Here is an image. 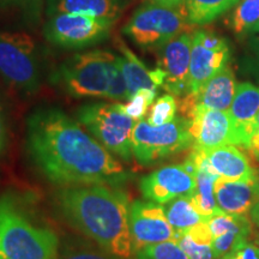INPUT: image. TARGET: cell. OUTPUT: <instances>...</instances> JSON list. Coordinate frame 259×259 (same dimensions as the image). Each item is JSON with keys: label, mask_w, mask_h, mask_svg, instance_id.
I'll return each instance as SVG.
<instances>
[{"label": "cell", "mask_w": 259, "mask_h": 259, "mask_svg": "<svg viewBox=\"0 0 259 259\" xmlns=\"http://www.w3.org/2000/svg\"><path fill=\"white\" fill-rule=\"evenodd\" d=\"M236 90L235 76L229 65L210 78L197 93H189L180 100L179 111L189 119L196 107L228 112Z\"/></svg>", "instance_id": "cell-15"}, {"label": "cell", "mask_w": 259, "mask_h": 259, "mask_svg": "<svg viewBox=\"0 0 259 259\" xmlns=\"http://www.w3.org/2000/svg\"><path fill=\"white\" fill-rule=\"evenodd\" d=\"M137 259H190L176 240L149 245L136 252Z\"/></svg>", "instance_id": "cell-25"}, {"label": "cell", "mask_w": 259, "mask_h": 259, "mask_svg": "<svg viewBox=\"0 0 259 259\" xmlns=\"http://www.w3.org/2000/svg\"><path fill=\"white\" fill-rule=\"evenodd\" d=\"M0 77L21 92L37 90L40 67L36 46L29 35L0 31Z\"/></svg>", "instance_id": "cell-8"}, {"label": "cell", "mask_w": 259, "mask_h": 259, "mask_svg": "<svg viewBox=\"0 0 259 259\" xmlns=\"http://www.w3.org/2000/svg\"><path fill=\"white\" fill-rule=\"evenodd\" d=\"M130 228L135 252L158 242L177 241L178 238L177 232L168 221L164 206L151 200H135L131 204Z\"/></svg>", "instance_id": "cell-12"}, {"label": "cell", "mask_w": 259, "mask_h": 259, "mask_svg": "<svg viewBox=\"0 0 259 259\" xmlns=\"http://www.w3.org/2000/svg\"><path fill=\"white\" fill-rule=\"evenodd\" d=\"M219 208L231 215H247L258 202L255 179L232 181L220 177L213 186Z\"/></svg>", "instance_id": "cell-17"}, {"label": "cell", "mask_w": 259, "mask_h": 259, "mask_svg": "<svg viewBox=\"0 0 259 259\" xmlns=\"http://www.w3.org/2000/svg\"><path fill=\"white\" fill-rule=\"evenodd\" d=\"M250 51L251 54L247 59V69L259 80V37L252 38Z\"/></svg>", "instance_id": "cell-30"}, {"label": "cell", "mask_w": 259, "mask_h": 259, "mask_svg": "<svg viewBox=\"0 0 259 259\" xmlns=\"http://www.w3.org/2000/svg\"><path fill=\"white\" fill-rule=\"evenodd\" d=\"M148 3H151V4L164 6V8H180V6L184 5V0H147Z\"/></svg>", "instance_id": "cell-33"}, {"label": "cell", "mask_w": 259, "mask_h": 259, "mask_svg": "<svg viewBox=\"0 0 259 259\" xmlns=\"http://www.w3.org/2000/svg\"><path fill=\"white\" fill-rule=\"evenodd\" d=\"M6 144H8V125H6L4 107L0 101V155L4 153Z\"/></svg>", "instance_id": "cell-31"}, {"label": "cell", "mask_w": 259, "mask_h": 259, "mask_svg": "<svg viewBox=\"0 0 259 259\" xmlns=\"http://www.w3.org/2000/svg\"><path fill=\"white\" fill-rule=\"evenodd\" d=\"M254 132H259V113L255 116V122H254Z\"/></svg>", "instance_id": "cell-39"}, {"label": "cell", "mask_w": 259, "mask_h": 259, "mask_svg": "<svg viewBox=\"0 0 259 259\" xmlns=\"http://www.w3.org/2000/svg\"><path fill=\"white\" fill-rule=\"evenodd\" d=\"M259 21V0H240L232 16V28L235 34H247Z\"/></svg>", "instance_id": "cell-24"}, {"label": "cell", "mask_w": 259, "mask_h": 259, "mask_svg": "<svg viewBox=\"0 0 259 259\" xmlns=\"http://www.w3.org/2000/svg\"><path fill=\"white\" fill-rule=\"evenodd\" d=\"M178 111V103L176 96L171 94L158 97L156 102L151 105L150 112L148 114V122L153 126L167 124L176 118Z\"/></svg>", "instance_id": "cell-26"}, {"label": "cell", "mask_w": 259, "mask_h": 259, "mask_svg": "<svg viewBox=\"0 0 259 259\" xmlns=\"http://www.w3.org/2000/svg\"><path fill=\"white\" fill-rule=\"evenodd\" d=\"M250 215H251V221L254 223L257 228H259V202L255 203L253 208L251 209Z\"/></svg>", "instance_id": "cell-35"}, {"label": "cell", "mask_w": 259, "mask_h": 259, "mask_svg": "<svg viewBox=\"0 0 259 259\" xmlns=\"http://www.w3.org/2000/svg\"><path fill=\"white\" fill-rule=\"evenodd\" d=\"M189 28L185 5L171 9L147 3L137 9L122 31L138 46L160 48Z\"/></svg>", "instance_id": "cell-7"}, {"label": "cell", "mask_w": 259, "mask_h": 259, "mask_svg": "<svg viewBox=\"0 0 259 259\" xmlns=\"http://www.w3.org/2000/svg\"><path fill=\"white\" fill-rule=\"evenodd\" d=\"M238 3L239 0H185V6L190 23L203 25L212 22Z\"/></svg>", "instance_id": "cell-22"}, {"label": "cell", "mask_w": 259, "mask_h": 259, "mask_svg": "<svg viewBox=\"0 0 259 259\" xmlns=\"http://www.w3.org/2000/svg\"><path fill=\"white\" fill-rule=\"evenodd\" d=\"M213 169L223 179L232 181L254 180L257 171L240 149L227 144L204 151Z\"/></svg>", "instance_id": "cell-19"}, {"label": "cell", "mask_w": 259, "mask_h": 259, "mask_svg": "<svg viewBox=\"0 0 259 259\" xmlns=\"http://www.w3.org/2000/svg\"><path fill=\"white\" fill-rule=\"evenodd\" d=\"M114 22L85 15L58 14L45 27V36L61 47H88L108 37Z\"/></svg>", "instance_id": "cell-9"}, {"label": "cell", "mask_w": 259, "mask_h": 259, "mask_svg": "<svg viewBox=\"0 0 259 259\" xmlns=\"http://www.w3.org/2000/svg\"><path fill=\"white\" fill-rule=\"evenodd\" d=\"M219 259H223V257L222 258H219Z\"/></svg>", "instance_id": "cell-40"}, {"label": "cell", "mask_w": 259, "mask_h": 259, "mask_svg": "<svg viewBox=\"0 0 259 259\" xmlns=\"http://www.w3.org/2000/svg\"><path fill=\"white\" fill-rule=\"evenodd\" d=\"M177 242L183 247L190 259H216L211 245L197 244L186 233L178 235Z\"/></svg>", "instance_id": "cell-28"}, {"label": "cell", "mask_w": 259, "mask_h": 259, "mask_svg": "<svg viewBox=\"0 0 259 259\" xmlns=\"http://www.w3.org/2000/svg\"><path fill=\"white\" fill-rule=\"evenodd\" d=\"M78 120L112 154L124 161L134 157L131 139L137 120L124 111L120 103H92L80 107Z\"/></svg>", "instance_id": "cell-6"}, {"label": "cell", "mask_w": 259, "mask_h": 259, "mask_svg": "<svg viewBox=\"0 0 259 259\" xmlns=\"http://www.w3.org/2000/svg\"><path fill=\"white\" fill-rule=\"evenodd\" d=\"M57 203L64 218L103 250L131 259L135 250L124 193L106 185L73 186L59 191Z\"/></svg>", "instance_id": "cell-2"}, {"label": "cell", "mask_w": 259, "mask_h": 259, "mask_svg": "<svg viewBox=\"0 0 259 259\" xmlns=\"http://www.w3.org/2000/svg\"><path fill=\"white\" fill-rule=\"evenodd\" d=\"M119 51H120L121 57H119V64H120L122 74L127 85V95L128 100L132 95L141 89H153L157 90V88L163 85L164 82V72L161 69H156L149 71L147 66L138 59V57L126 46L122 40L116 41ZM127 100V101H128Z\"/></svg>", "instance_id": "cell-18"}, {"label": "cell", "mask_w": 259, "mask_h": 259, "mask_svg": "<svg viewBox=\"0 0 259 259\" xmlns=\"http://www.w3.org/2000/svg\"><path fill=\"white\" fill-rule=\"evenodd\" d=\"M139 187L145 199L158 204L192 196L197 187L196 166L189 157L184 163L162 167L142 178Z\"/></svg>", "instance_id": "cell-11"}, {"label": "cell", "mask_w": 259, "mask_h": 259, "mask_svg": "<svg viewBox=\"0 0 259 259\" xmlns=\"http://www.w3.org/2000/svg\"><path fill=\"white\" fill-rule=\"evenodd\" d=\"M193 149L211 150L222 145H235V135L229 112L196 107L190 118Z\"/></svg>", "instance_id": "cell-14"}, {"label": "cell", "mask_w": 259, "mask_h": 259, "mask_svg": "<svg viewBox=\"0 0 259 259\" xmlns=\"http://www.w3.org/2000/svg\"><path fill=\"white\" fill-rule=\"evenodd\" d=\"M236 253L241 259H259V246L248 241Z\"/></svg>", "instance_id": "cell-32"}, {"label": "cell", "mask_w": 259, "mask_h": 259, "mask_svg": "<svg viewBox=\"0 0 259 259\" xmlns=\"http://www.w3.org/2000/svg\"><path fill=\"white\" fill-rule=\"evenodd\" d=\"M187 235L190 236L191 239L194 242L200 245H211L212 244V233L211 229H210V226L208 221H203L198 223V225L191 227L189 231L185 232Z\"/></svg>", "instance_id": "cell-29"}, {"label": "cell", "mask_w": 259, "mask_h": 259, "mask_svg": "<svg viewBox=\"0 0 259 259\" xmlns=\"http://www.w3.org/2000/svg\"><path fill=\"white\" fill-rule=\"evenodd\" d=\"M248 34H259V21L255 24L252 25L250 31H248Z\"/></svg>", "instance_id": "cell-36"}, {"label": "cell", "mask_w": 259, "mask_h": 259, "mask_svg": "<svg viewBox=\"0 0 259 259\" xmlns=\"http://www.w3.org/2000/svg\"><path fill=\"white\" fill-rule=\"evenodd\" d=\"M157 90L141 89L132 95L128 102L124 105V111L135 120H141L147 114L149 107L153 105Z\"/></svg>", "instance_id": "cell-27"}, {"label": "cell", "mask_w": 259, "mask_h": 259, "mask_svg": "<svg viewBox=\"0 0 259 259\" xmlns=\"http://www.w3.org/2000/svg\"><path fill=\"white\" fill-rule=\"evenodd\" d=\"M57 259H122L111 252L103 250L101 246L92 244L82 239H70L59 245Z\"/></svg>", "instance_id": "cell-23"}, {"label": "cell", "mask_w": 259, "mask_h": 259, "mask_svg": "<svg viewBox=\"0 0 259 259\" xmlns=\"http://www.w3.org/2000/svg\"><path fill=\"white\" fill-rule=\"evenodd\" d=\"M164 210H166L168 221L178 235L183 234L189 231L191 227L198 225L200 222L208 221L194 208L191 196L178 197L170 200L169 204L164 206Z\"/></svg>", "instance_id": "cell-21"}, {"label": "cell", "mask_w": 259, "mask_h": 259, "mask_svg": "<svg viewBox=\"0 0 259 259\" xmlns=\"http://www.w3.org/2000/svg\"><path fill=\"white\" fill-rule=\"evenodd\" d=\"M192 35L183 32L158 48L157 67L164 72L163 89L174 96H185L191 93L190 61Z\"/></svg>", "instance_id": "cell-13"}, {"label": "cell", "mask_w": 259, "mask_h": 259, "mask_svg": "<svg viewBox=\"0 0 259 259\" xmlns=\"http://www.w3.org/2000/svg\"><path fill=\"white\" fill-rule=\"evenodd\" d=\"M131 145L134 157L143 166L179 154L193 145L190 120L181 115L167 124L153 126L147 119H141L136 122Z\"/></svg>", "instance_id": "cell-5"}, {"label": "cell", "mask_w": 259, "mask_h": 259, "mask_svg": "<svg viewBox=\"0 0 259 259\" xmlns=\"http://www.w3.org/2000/svg\"><path fill=\"white\" fill-rule=\"evenodd\" d=\"M59 239L34 226L9 198L0 199V259H57Z\"/></svg>", "instance_id": "cell-3"}, {"label": "cell", "mask_w": 259, "mask_h": 259, "mask_svg": "<svg viewBox=\"0 0 259 259\" xmlns=\"http://www.w3.org/2000/svg\"><path fill=\"white\" fill-rule=\"evenodd\" d=\"M119 66L118 57L106 51H90L73 56L60 67V80L76 97H107Z\"/></svg>", "instance_id": "cell-4"}, {"label": "cell", "mask_w": 259, "mask_h": 259, "mask_svg": "<svg viewBox=\"0 0 259 259\" xmlns=\"http://www.w3.org/2000/svg\"><path fill=\"white\" fill-rule=\"evenodd\" d=\"M255 189H257V194H258V198H259V170L257 171V177H255Z\"/></svg>", "instance_id": "cell-38"}, {"label": "cell", "mask_w": 259, "mask_h": 259, "mask_svg": "<svg viewBox=\"0 0 259 259\" xmlns=\"http://www.w3.org/2000/svg\"><path fill=\"white\" fill-rule=\"evenodd\" d=\"M27 139L31 160L57 185H118L131 177L111 151L60 109L32 113Z\"/></svg>", "instance_id": "cell-1"}, {"label": "cell", "mask_w": 259, "mask_h": 259, "mask_svg": "<svg viewBox=\"0 0 259 259\" xmlns=\"http://www.w3.org/2000/svg\"><path fill=\"white\" fill-rule=\"evenodd\" d=\"M228 112L234 127L235 145L247 150L259 113V87L250 82L236 84L234 100Z\"/></svg>", "instance_id": "cell-16"}, {"label": "cell", "mask_w": 259, "mask_h": 259, "mask_svg": "<svg viewBox=\"0 0 259 259\" xmlns=\"http://www.w3.org/2000/svg\"><path fill=\"white\" fill-rule=\"evenodd\" d=\"M124 0H50V14H77L116 21Z\"/></svg>", "instance_id": "cell-20"}, {"label": "cell", "mask_w": 259, "mask_h": 259, "mask_svg": "<svg viewBox=\"0 0 259 259\" xmlns=\"http://www.w3.org/2000/svg\"><path fill=\"white\" fill-rule=\"evenodd\" d=\"M228 42L211 31L198 30L192 35L190 61L191 93H197L210 78L228 65Z\"/></svg>", "instance_id": "cell-10"}, {"label": "cell", "mask_w": 259, "mask_h": 259, "mask_svg": "<svg viewBox=\"0 0 259 259\" xmlns=\"http://www.w3.org/2000/svg\"><path fill=\"white\" fill-rule=\"evenodd\" d=\"M36 0H0V5L3 6H17V5H28L32 4Z\"/></svg>", "instance_id": "cell-34"}, {"label": "cell", "mask_w": 259, "mask_h": 259, "mask_svg": "<svg viewBox=\"0 0 259 259\" xmlns=\"http://www.w3.org/2000/svg\"><path fill=\"white\" fill-rule=\"evenodd\" d=\"M252 238H253L254 244L257 245V246H259V233H254L253 232V234H252Z\"/></svg>", "instance_id": "cell-37"}]
</instances>
